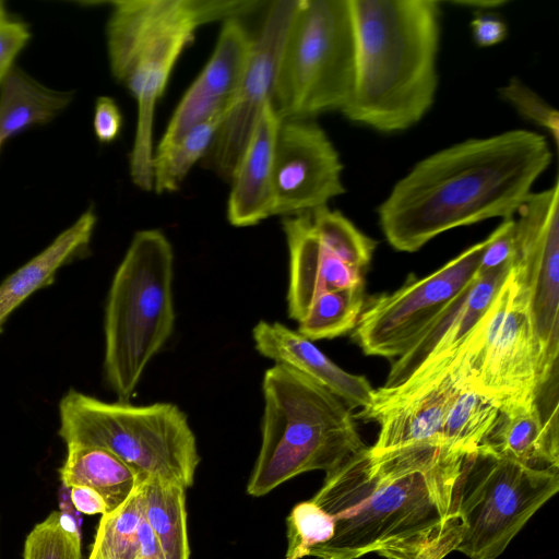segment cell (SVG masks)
<instances>
[{
  "label": "cell",
  "instance_id": "6da1fadb",
  "mask_svg": "<svg viewBox=\"0 0 559 559\" xmlns=\"http://www.w3.org/2000/svg\"><path fill=\"white\" fill-rule=\"evenodd\" d=\"M464 457L428 444L367 447L349 457L325 474L311 498L334 518L335 530L309 556L418 559L461 528L455 487Z\"/></svg>",
  "mask_w": 559,
  "mask_h": 559
},
{
  "label": "cell",
  "instance_id": "7a4b0ae2",
  "mask_svg": "<svg viewBox=\"0 0 559 559\" xmlns=\"http://www.w3.org/2000/svg\"><path fill=\"white\" fill-rule=\"evenodd\" d=\"M551 159L546 138L523 129L442 148L394 185L377 211L381 230L396 251L415 252L450 229L514 217Z\"/></svg>",
  "mask_w": 559,
  "mask_h": 559
},
{
  "label": "cell",
  "instance_id": "3957f363",
  "mask_svg": "<svg viewBox=\"0 0 559 559\" xmlns=\"http://www.w3.org/2000/svg\"><path fill=\"white\" fill-rule=\"evenodd\" d=\"M349 5L355 75L341 112L380 132L407 130L435 102L441 2L349 0Z\"/></svg>",
  "mask_w": 559,
  "mask_h": 559
},
{
  "label": "cell",
  "instance_id": "277c9868",
  "mask_svg": "<svg viewBox=\"0 0 559 559\" xmlns=\"http://www.w3.org/2000/svg\"><path fill=\"white\" fill-rule=\"evenodd\" d=\"M106 26L110 71L138 104L130 176L152 191L153 124L157 100L195 31L207 23L239 19L258 9L254 0H119Z\"/></svg>",
  "mask_w": 559,
  "mask_h": 559
},
{
  "label": "cell",
  "instance_id": "5b68a950",
  "mask_svg": "<svg viewBox=\"0 0 559 559\" xmlns=\"http://www.w3.org/2000/svg\"><path fill=\"white\" fill-rule=\"evenodd\" d=\"M262 393L261 447L248 495L262 497L307 472L326 474L367 448L352 408L304 373L274 364Z\"/></svg>",
  "mask_w": 559,
  "mask_h": 559
},
{
  "label": "cell",
  "instance_id": "8992f818",
  "mask_svg": "<svg viewBox=\"0 0 559 559\" xmlns=\"http://www.w3.org/2000/svg\"><path fill=\"white\" fill-rule=\"evenodd\" d=\"M174 251L158 229L134 234L108 292L104 316V373L120 402H129L146 366L175 324Z\"/></svg>",
  "mask_w": 559,
  "mask_h": 559
},
{
  "label": "cell",
  "instance_id": "52a82bcc",
  "mask_svg": "<svg viewBox=\"0 0 559 559\" xmlns=\"http://www.w3.org/2000/svg\"><path fill=\"white\" fill-rule=\"evenodd\" d=\"M60 438L67 445L104 448L130 466L141 483L155 478L190 488L200 463L197 438L175 404L104 402L70 389L59 403Z\"/></svg>",
  "mask_w": 559,
  "mask_h": 559
},
{
  "label": "cell",
  "instance_id": "ba28073f",
  "mask_svg": "<svg viewBox=\"0 0 559 559\" xmlns=\"http://www.w3.org/2000/svg\"><path fill=\"white\" fill-rule=\"evenodd\" d=\"M349 0H301L282 50L272 105L282 120L347 104L355 75Z\"/></svg>",
  "mask_w": 559,
  "mask_h": 559
},
{
  "label": "cell",
  "instance_id": "9c48e42d",
  "mask_svg": "<svg viewBox=\"0 0 559 559\" xmlns=\"http://www.w3.org/2000/svg\"><path fill=\"white\" fill-rule=\"evenodd\" d=\"M559 490V472L536 469L477 449L465 455L455 487L461 538L469 559H496Z\"/></svg>",
  "mask_w": 559,
  "mask_h": 559
},
{
  "label": "cell",
  "instance_id": "30bf717a",
  "mask_svg": "<svg viewBox=\"0 0 559 559\" xmlns=\"http://www.w3.org/2000/svg\"><path fill=\"white\" fill-rule=\"evenodd\" d=\"M487 238L423 278L409 275L393 293L365 301L352 331L368 356L397 359L478 275Z\"/></svg>",
  "mask_w": 559,
  "mask_h": 559
},
{
  "label": "cell",
  "instance_id": "8fae6325",
  "mask_svg": "<svg viewBox=\"0 0 559 559\" xmlns=\"http://www.w3.org/2000/svg\"><path fill=\"white\" fill-rule=\"evenodd\" d=\"M512 270L525 288L540 350L536 394L558 392L559 181L531 192L515 213Z\"/></svg>",
  "mask_w": 559,
  "mask_h": 559
},
{
  "label": "cell",
  "instance_id": "7c38bea8",
  "mask_svg": "<svg viewBox=\"0 0 559 559\" xmlns=\"http://www.w3.org/2000/svg\"><path fill=\"white\" fill-rule=\"evenodd\" d=\"M473 385L498 407L536 397L540 350L528 296L512 266L473 332Z\"/></svg>",
  "mask_w": 559,
  "mask_h": 559
},
{
  "label": "cell",
  "instance_id": "4fadbf2b",
  "mask_svg": "<svg viewBox=\"0 0 559 559\" xmlns=\"http://www.w3.org/2000/svg\"><path fill=\"white\" fill-rule=\"evenodd\" d=\"M466 379L471 376L459 348L425 361L395 386L374 389L370 405L354 418L379 425L378 438L370 447L373 451L416 444L447 448L444 419L453 395Z\"/></svg>",
  "mask_w": 559,
  "mask_h": 559
},
{
  "label": "cell",
  "instance_id": "5bb4252c",
  "mask_svg": "<svg viewBox=\"0 0 559 559\" xmlns=\"http://www.w3.org/2000/svg\"><path fill=\"white\" fill-rule=\"evenodd\" d=\"M301 0L270 3L239 90L204 157L205 167L224 178L231 177L254 128L272 103L285 38Z\"/></svg>",
  "mask_w": 559,
  "mask_h": 559
},
{
  "label": "cell",
  "instance_id": "9a60e30c",
  "mask_svg": "<svg viewBox=\"0 0 559 559\" xmlns=\"http://www.w3.org/2000/svg\"><path fill=\"white\" fill-rule=\"evenodd\" d=\"M343 164L324 130L310 119L281 121L274 152L272 215L294 216L345 193Z\"/></svg>",
  "mask_w": 559,
  "mask_h": 559
},
{
  "label": "cell",
  "instance_id": "2e32d148",
  "mask_svg": "<svg viewBox=\"0 0 559 559\" xmlns=\"http://www.w3.org/2000/svg\"><path fill=\"white\" fill-rule=\"evenodd\" d=\"M252 43L239 19L224 22L211 58L176 107L156 150L167 147L214 114L228 110L245 75Z\"/></svg>",
  "mask_w": 559,
  "mask_h": 559
},
{
  "label": "cell",
  "instance_id": "e0dca14e",
  "mask_svg": "<svg viewBox=\"0 0 559 559\" xmlns=\"http://www.w3.org/2000/svg\"><path fill=\"white\" fill-rule=\"evenodd\" d=\"M289 254L287 313L299 321L312 301L332 290L365 286L362 270L345 262L317 233L310 213L283 219Z\"/></svg>",
  "mask_w": 559,
  "mask_h": 559
},
{
  "label": "cell",
  "instance_id": "ac0fdd59",
  "mask_svg": "<svg viewBox=\"0 0 559 559\" xmlns=\"http://www.w3.org/2000/svg\"><path fill=\"white\" fill-rule=\"evenodd\" d=\"M507 275L506 270L477 275L414 345L394 360L383 386H395L426 360L459 349L490 308Z\"/></svg>",
  "mask_w": 559,
  "mask_h": 559
},
{
  "label": "cell",
  "instance_id": "d6986e66",
  "mask_svg": "<svg viewBox=\"0 0 559 559\" xmlns=\"http://www.w3.org/2000/svg\"><path fill=\"white\" fill-rule=\"evenodd\" d=\"M252 338L260 355L304 373L350 408L370 405L374 389L368 379L342 369L297 330L261 320L252 330Z\"/></svg>",
  "mask_w": 559,
  "mask_h": 559
},
{
  "label": "cell",
  "instance_id": "ffe728a7",
  "mask_svg": "<svg viewBox=\"0 0 559 559\" xmlns=\"http://www.w3.org/2000/svg\"><path fill=\"white\" fill-rule=\"evenodd\" d=\"M281 121L272 103L267 104L234 169L227 202L233 226H253L273 216L274 152Z\"/></svg>",
  "mask_w": 559,
  "mask_h": 559
},
{
  "label": "cell",
  "instance_id": "44dd1931",
  "mask_svg": "<svg viewBox=\"0 0 559 559\" xmlns=\"http://www.w3.org/2000/svg\"><path fill=\"white\" fill-rule=\"evenodd\" d=\"M478 449L532 468L559 472V431L547 427L536 397L500 406Z\"/></svg>",
  "mask_w": 559,
  "mask_h": 559
},
{
  "label": "cell",
  "instance_id": "7402d4cb",
  "mask_svg": "<svg viewBox=\"0 0 559 559\" xmlns=\"http://www.w3.org/2000/svg\"><path fill=\"white\" fill-rule=\"evenodd\" d=\"M96 221L93 210L85 211L45 249L1 282L0 334L11 314L37 290L52 284L59 270L88 246Z\"/></svg>",
  "mask_w": 559,
  "mask_h": 559
},
{
  "label": "cell",
  "instance_id": "603a6c76",
  "mask_svg": "<svg viewBox=\"0 0 559 559\" xmlns=\"http://www.w3.org/2000/svg\"><path fill=\"white\" fill-rule=\"evenodd\" d=\"M74 96V91L50 88L14 66L0 86V145L34 126L51 121Z\"/></svg>",
  "mask_w": 559,
  "mask_h": 559
},
{
  "label": "cell",
  "instance_id": "cb8c5ba5",
  "mask_svg": "<svg viewBox=\"0 0 559 559\" xmlns=\"http://www.w3.org/2000/svg\"><path fill=\"white\" fill-rule=\"evenodd\" d=\"M61 484L84 486L97 491L107 513L123 504L142 484L136 473L112 452L94 445H67V456L59 469Z\"/></svg>",
  "mask_w": 559,
  "mask_h": 559
},
{
  "label": "cell",
  "instance_id": "d4e9b609",
  "mask_svg": "<svg viewBox=\"0 0 559 559\" xmlns=\"http://www.w3.org/2000/svg\"><path fill=\"white\" fill-rule=\"evenodd\" d=\"M186 490L150 478L141 484L143 513L155 534L165 559H189Z\"/></svg>",
  "mask_w": 559,
  "mask_h": 559
},
{
  "label": "cell",
  "instance_id": "484cf974",
  "mask_svg": "<svg viewBox=\"0 0 559 559\" xmlns=\"http://www.w3.org/2000/svg\"><path fill=\"white\" fill-rule=\"evenodd\" d=\"M498 405L479 392L469 379L461 382L443 424V443L452 452H475L498 416Z\"/></svg>",
  "mask_w": 559,
  "mask_h": 559
},
{
  "label": "cell",
  "instance_id": "4316f807",
  "mask_svg": "<svg viewBox=\"0 0 559 559\" xmlns=\"http://www.w3.org/2000/svg\"><path fill=\"white\" fill-rule=\"evenodd\" d=\"M227 110L214 114L165 148L155 150L152 182L157 194L175 192L193 167L207 154Z\"/></svg>",
  "mask_w": 559,
  "mask_h": 559
},
{
  "label": "cell",
  "instance_id": "83f0119b",
  "mask_svg": "<svg viewBox=\"0 0 559 559\" xmlns=\"http://www.w3.org/2000/svg\"><path fill=\"white\" fill-rule=\"evenodd\" d=\"M364 288L319 295L298 321L297 331L312 342L335 338L353 331L365 305Z\"/></svg>",
  "mask_w": 559,
  "mask_h": 559
},
{
  "label": "cell",
  "instance_id": "f1b7e54d",
  "mask_svg": "<svg viewBox=\"0 0 559 559\" xmlns=\"http://www.w3.org/2000/svg\"><path fill=\"white\" fill-rule=\"evenodd\" d=\"M142 520L140 485L123 504L102 515L87 559H135Z\"/></svg>",
  "mask_w": 559,
  "mask_h": 559
},
{
  "label": "cell",
  "instance_id": "f546056e",
  "mask_svg": "<svg viewBox=\"0 0 559 559\" xmlns=\"http://www.w3.org/2000/svg\"><path fill=\"white\" fill-rule=\"evenodd\" d=\"M312 224L320 238L345 262L365 271L369 265L377 241L361 233L338 211L326 206L310 212Z\"/></svg>",
  "mask_w": 559,
  "mask_h": 559
},
{
  "label": "cell",
  "instance_id": "4dcf8cb0",
  "mask_svg": "<svg viewBox=\"0 0 559 559\" xmlns=\"http://www.w3.org/2000/svg\"><path fill=\"white\" fill-rule=\"evenodd\" d=\"M288 547L284 559H301L334 534V518L311 499L297 503L287 516Z\"/></svg>",
  "mask_w": 559,
  "mask_h": 559
},
{
  "label": "cell",
  "instance_id": "1f68e13d",
  "mask_svg": "<svg viewBox=\"0 0 559 559\" xmlns=\"http://www.w3.org/2000/svg\"><path fill=\"white\" fill-rule=\"evenodd\" d=\"M23 559H82L81 538L64 530L59 511H52L26 536Z\"/></svg>",
  "mask_w": 559,
  "mask_h": 559
},
{
  "label": "cell",
  "instance_id": "d6a6232c",
  "mask_svg": "<svg viewBox=\"0 0 559 559\" xmlns=\"http://www.w3.org/2000/svg\"><path fill=\"white\" fill-rule=\"evenodd\" d=\"M498 92L523 118L546 129L558 146L559 114L552 106L519 78L510 79Z\"/></svg>",
  "mask_w": 559,
  "mask_h": 559
},
{
  "label": "cell",
  "instance_id": "836d02e7",
  "mask_svg": "<svg viewBox=\"0 0 559 559\" xmlns=\"http://www.w3.org/2000/svg\"><path fill=\"white\" fill-rule=\"evenodd\" d=\"M514 255V219L510 217L504 218L487 237V245L479 261L478 274L511 267Z\"/></svg>",
  "mask_w": 559,
  "mask_h": 559
},
{
  "label": "cell",
  "instance_id": "e575fe53",
  "mask_svg": "<svg viewBox=\"0 0 559 559\" xmlns=\"http://www.w3.org/2000/svg\"><path fill=\"white\" fill-rule=\"evenodd\" d=\"M31 38L28 26L8 16L0 21V86Z\"/></svg>",
  "mask_w": 559,
  "mask_h": 559
},
{
  "label": "cell",
  "instance_id": "d590c367",
  "mask_svg": "<svg viewBox=\"0 0 559 559\" xmlns=\"http://www.w3.org/2000/svg\"><path fill=\"white\" fill-rule=\"evenodd\" d=\"M94 132L102 143L117 139L122 127L121 111L116 102L108 96L97 98L93 119Z\"/></svg>",
  "mask_w": 559,
  "mask_h": 559
},
{
  "label": "cell",
  "instance_id": "8d00e7d4",
  "mask_svg": "<svg viewBox=\"0 0 559 559\" xmlns=\"http://www.w3.org/2000/svg\"><path fill=\"white\" fill-rule=\"evenodd\" d=\"M471 27L473 38L480 47L501 43L508 33L506 23L492 14L478 13L471 22Z\"/></svg>",
  "mask_w": 559,
  "mask_h": 559
},
{
  "label": "cell",
  "instance_id": "74e56055",
  "mask_svg": "<svg viewBox=\"0 0 559 559\" xmlns=\"http://www.w3.org/2000/svg\"><path fill=\"white\" fill-rule=\"evenodd\" d=\"M58 502L60 508V522L62 526L71 534L82 538V513L72 502L70 487L61 484L58 491Z\"/></svg>",
  "mask_w": 559,
  "mask_h": 559
},
{
  "label": "cell",
  "instance_id": "f35d334b",
  "mask_svg": "<svg viewBox=\"0 0 559 559\" xmlns=\"http://www.w3.org/2000/svg\"><path fill=\"white\" fill-rule=\"evenodd\" d=\"M71 499L74 507L84 514H106L107 506L103 497L90 487L75 486L70 487Z\"/></svg>",
  "mask_w": 559,
  "mask_h": 559
},
{
  "label": "cell",
  "instance_id": "ab89813d",
  "mask_svg": "<svg viewBox=\"0 0 559 559\" xmlns=\"http://www.w3.org/2000/svg\"><path fill=\"white\" fill-rule=\"evenodd\" d=\"M139 551L135 559H165L162 547L143 513L139 532Z\"/></svg>",
  "mask_w": 559,
  "mask_h": 559
},
{
  "label": "cell",
  "instance_id": "60d3db41",
  "mask_svg": "<svg viewBox=\"0 0 559 559\" xmlns=\"http://www.w3.org/2000/svg\"><path fill=\"white\" fill-rule=\"evenodd\" d=\"M460 538L461 530L445 537L440 544H438L432 549L426 551L418 559H443L450 552L455 551Z\"/></svg>",
  "mask_w": 559,
  "mask_h": 559
},
{
  "label": "cell",
  "instance_id": "b9f144b4",
  "mask_svg": "<svg viewBox=\"0 0 559 559\" xmlns=\"http://www.w3.org/2000/svg\"><path fill=\"white\" fill-rule=\"evenodd\" d=\"M450 4H455V5H460V7H464V8H467V9H473L475 11H477L478 13L483 12V11H489V10H492V9H497L499 7H502L507 3L506 0H480V1H476V0H460V1H449Z\"/></svg>",
  "mask_w": 559,
  "mask_h": 559
},
{
  "label": "cell",
  "instance_id": "7bdbcfd3",
  "mask_svg": "<svg viewBox=\"0 0 559 559\" xmlns=\"http://www.w3.org/2000/svg\"><path fill=\"white\" fill-rule=\"evenodd\" d=\"M7 17L4 3L0 1V21Z\"/></svg>",
  "mask_w": 559,
  "mask_h": 559
}]
</instances>
